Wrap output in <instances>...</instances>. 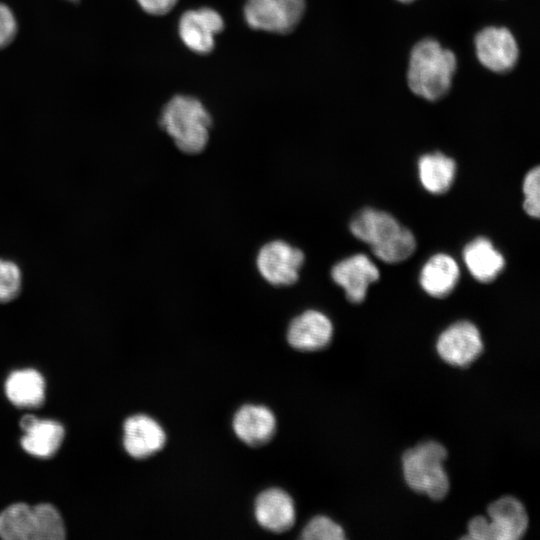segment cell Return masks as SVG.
<instances>
[{"label":"cell","instance_id":"cell-12","mask_svg":"<svg viewBox=\"0 0 540 540\" xmlns=\"http://www.w3.org/2000/svg\"><path fill=\"white\" fill-rule=\"evenodd\" d=\"M333 335V325L322 312L306 310L295 317L287 330L288 343L300 351H316L326 347Z\"/></svg>","mask_w":540,"mask_h":540},{"label":"cell","instance_id":"cell-9","mask_svg":"<svg viewBox=\"0 0 540 540\" xmlns=\"http://www.w3.org/2000/svg\"><path fill=\"white\" fill-rule=\"evenodd\" d=\"M476 54L483 66L494 72L512 69L518 59V46L513 34L504 27H487L475 38Z\"/></svg>","mask_w":540,"mask_h":540},{"label":"cell","instance_id":"cell-27","mask_svg":"<svg viewBox=\"0 0 540 540\" xmlns=\"http://www.w3.org/2000/svg\"><path fill=\"white\" fill-rule=\"evenodd\" d=\"M144 11L153 15L168 13L178 0H137Z\"/></svg>","mask_w":540,"mask_h":540},{"label":"cell","instance_id":"cell-18","mask_svg":"<svg viewBox=\"0 0 540 540\" xmlns=\"http://www.w3.org/2000/svg\"><path fill=\"white\" fill-rule=\"evenodd\" d=\"M463 260L474 279L492 282L505 266V259L490 240L477 237L463 249Z\"/></svg>","mask_w":540,"mask_h":540},{"label":"cell","instance_id":"cell-8","mask_svg":"<svg viewBox=\"0 0 540 540\" xmlns=\"http://www.w3.org/2000/svg\"><path fill=\"white\" fill-rule=\"evenodd\" d=\"M436 349L448 364L465 367L482 353L483 342L478 328L463 320L453 323L440 334Z\"/></svg>","mask_w":540,"mask_h":540},{"label":"cell","instance_id":"cell-5","mask_svg":"<svg viewBox=\"0 0 540 540\" xmlns=\"http://www.w3.org/2000/svg\"><path fill=\"white\" fill-rule=\"evenodd\" d=\"M447 451L436 441H426L407 450L402 457L403 474L408 486L441 500L449 491V478L443 467Z\"/></svg>","mask_w":540,"mask_h":540},{"label":"cell","instance_id":"cell-17","mask_svg":"<svg viewBox=\"0 0 540 540\" xmlns=\"http://www.w3.org/2000/svg\"><path fill=\"white\" fill-rule=\"evenodd\" d=\"M233 429L244 443L250 446H260L273 437L276 419L267 407L245 405L236 412L233 419Z\"/></svg>","mask_w":540,"mask_h":540},{"label":"cell","instance_id":"cell-23","mask_svg":"<svg viewBox=\"0 0 540 540\" xmlns=\"http://www.w3.org/2000/svg\"><path fill=\"white\" fill-rule=\"evenodd\" d=\"M306 540H342L344 530L340 525L326 516H316L310 520L302 532Z\"/></svg>","mask_w":540,"mask_h":540},{"label":"cell","instance_id":"cell-25","mask_svg":"<svg viewBox=\"0 0 540 540\" xmlns=\"http://www.w3.org/2000/svg\"><path fill=\"white\" fill-rule=\"evenodd\" d=\"M17 31L16 20L11 10L0 4V48L10 44Z\"/></svg>","mask_w":540,"mask_h":540},{"label":"cell","instance_id":"cell-6","mask_svg":"<svg viewBox=\"0 0 540 540\" xmlns=\"http://www.w3.org/2000/svg\"><path fill=\"white\" fill-rule=\"evenodd\" d=\"M304 253L283 240H274L263 245L256 257L260 275L273 286H290L299 279L304 263Z\"/></svg>","mask_w":540,"mask_h":540},{"label":"cell","instance_id":"cell-28","mask_svg":"<svg viewBox=\"0 0 540 540\" xmlns=\"http://www.w3.org/2000/svg\"><path fill=\"white\" fill-rule=\"evenodd\" d=\"M399 1H401V2H411L413 0H399Z\"/></svg>","mask_w":540,"mask_h":540},{"label":"cell","instance_id":"cell-16","mask_svg":"<svg viewBox=\"0 0 540 540\" xmlns=\"http://www.w3.org/2000/svg\"><path fill=\"white\" fill-rule=\"evenodd\" d=\"M20 426L25 432L21 439L23 449L40 458L54 455L64 437L63 426L53 420L26 415L21 419Z\"/></svg>","mask_w":540,"mask_h":540},{"label":"cell","instance_id":"cell-22","mask_svg":"<svg viewBox=\"0 0 540 540\" xmlns=\"http://www.w3.org/2000/svg\"><path fill=\"white\" fill-rule=\"evenodd\" d=\"M23 289V271L14 260L0 256V304L17 300Z\"/></svg>","mask_w":540,"mask_h":540},{"label":"cell","instance_id":"cell-4","mask_svg":"<svg viewBox=\"0 0 540 540\" xmlns=\"http://www.w3.org/2000/svg\"><path fill=\"white\" fill-rule=\"evenodd\" d=\"M0 537L6 540H62L64 522L51 504H13L0 513Z\"/></svg>","mask_w":540,"mask_h":540},{"label":"cell","instance_id":"cell-19","mask_svg":"<svg viewBox=\"0 0 540 540\" xmlns=\"http://www.w3.org/2000/svg\"><path fill=\"white\" fill-rule=\"evenodd\" d=\"M460 270L457 262L449 255H433L422 267L420 285L432 297L449 295L458 283Z\"/></svg>","mask_w":540,"mask_h":540},{"label":"cell","instance_id":"cell-13","mask_svg":"<svg viewBox=\"0 0 540 540\" xmlns=\"http://www.w3.org/2000/svg\"><path fill=\"white\" fill-rule=\"evenodd\" d=\"M491 540H517L526 532L528 516L522 503L504 496L488 507Z\"/></svg>","mask_w":540,"mask_h":540},{"label":"cell","instance_id":"cell-11","mask_svg":"<svg viewBox=\"0 0 540 540\" xmlns=\"http://www.w3.org/2000/svg\"><path fill=\"white\" fill-rule=\"evenodd\" d=\"M333 281L341 286L352 303L362 302L371 283L380 277L377 266L364 254L347 257L331 270Z\"/></svg>","mask_w":540,"mask_h":540},{"label":"cell","instance_id":"cell-26","mask_svg":"<svg viewBox=\"0 0 540 540\" xmlns=\"http://www.w3.org/2000/svg\"><path fill=\"white\" fill-rule=\"evenodd\" d=\"M464 538L491 540L489 520L484 516H475L468 524V535Z\"/></svg>","mask_w":540,"mask_h":540},{"label":"cell","instance_id":"cell-2","mask_svg":"<svg viewBox=\"0 0 540 540\" xmlns=\"http://www.w3.org/2000/svg\"><path fill=\"white\" fill-rule=\"evenodd\" d=\"M456 65L452 51L434 39H424L411 51L408 85L414 94L426 100H438L450 89Z\"/></svg>","mask_w":540,"mask_h":540},{"label":"cell","instance_id":"cell-24","mask_svg":"<svg viewBox=\"0 0 540 540\" xmlns=\"http://www.w3.org/2000/svg\"><path fill=\"white\" fill-rule=\"evenodd\" d=\"M523 193L525 212L535 218L540 214V169L538 166L531 169L524 177Z\"/></svg>","mask_w":540,"mask_h":540},{"label":"cell","instance_id":"cell-21","mask_svg":"<svg viewBox=\"0 0 540 540\" xmlns=\"http://www.w3.org/2000/svg\"><path fill=\"white\" fill-rule=\"evenodd\" d=\"M5 391L13 404L20 407H36L44 401L45 382L36 370H17L7 378Z\"/></svg>","mask_w":540,"mask_h":540},{"label":"cell","instance_id":"cell-10","mask_svg":"<svg viewBox=\"0 0 540 540\" xmlns=\"http://www.w3.org/2000/svg\"><path fill=\"white\" fill-rule=\"evenodd\" d=\"M224 28L221 15L211 8L186 11L179 21V35L192 51L206 54L213 50L216 34Z\"/></svg>","mask_w":540,"mask_h":540},{"label":"cell","instance_id":"cell-29","mask_svg":"<svg viewBox=\"0 0 540 540\" xmlns=\"http://www.w3.org/2000/svg\"><path fill=\"white\" fill-rule=\"evenodd\" d=\"M70 1H76V0H70Z\"/></svg>","mask_w":540,"mask_h":540},{"label":"cell","instance_id":"cell-15","mask_svg":"<svg viewBox=\"0 0 540 540\" xmlns=\"http://www.w3.org/2000/svg\"><path fill=\"white\" fill-rule=\"evenodd\" d=\"M255 517L262 527L271 532L287 531L295 521L293 500L280 489L263 491L255 501Z\"/></svg>","mask_w":540,"mask_h":540},{"label":"cell","instance_id":"cell-1","mask_svg":"<svg viewBox=\"0 0 540 540\" xmlns=\"http://www.w3.org/2000/svg\"><path fill=\"white\" fill-rule=\"evenodd\" d=\"M350 231L386 263L401 262L409 258L416 248L415 237L409 229L391 214L374 208L359 211L350 223Z\"/></svg>","mask_w":540,"mask_h":540},{"label":"cell","instance_id":"cell-3","mask_svg":"<svg viewBox=\"0 0 540 540\" xmlns=\"http://www.w3.org/2000/svg\"><path fill=\"white\" fill-rule=\"evenodd\" d=\"M211 124V116L203 104L186 95L173 97L160 117L162 128L176 147L186 154H198L205 149Z\"/></svg>","mask_w":540,"mask_h":540},{"label":"cell","instance_id":"cell-14","mask_svg":"<svg viewBox=\"0 0 540 540\" xmlns=\"http://www.w3.org/2000/svg\"><path fill=\"white\" fill-rule=\"evenodd\" d=\"M166 435L162 427L146 415H134L124 423V447L128 454L137 459L147 458L165 444Z\"/></svg>","mask_w":540,"mask_h":540},{"label":"cell","instance_id":"cell-7","mask_svg":"<svg viewBox=\"0 0 540 540\" xmlns=\"http://www.w3.org/2000/svg\"><path fill=\"white\" fill-rule=\"evenodd\" d=\"M304 11L305 0H248L244 15L254 29L286 34L297 26Z\"/></svg>","mask_w":540,"mask_h":540},{"label":"cell","instance_id":"cell-20","mask_svg":"<svg viewBox=\"0 0 540 540\" xmlns=\"http://www.w3.org/2000/svg\"><path fill=\"white\" fill-rule=\"evenodd\" d=\"M455 173V161L440 152L425 154L419 158L420 182L432 194L438 195L448 191L454 181Z\"/></svg>","mask_w":540,"mask_h":540}]
</instances>
